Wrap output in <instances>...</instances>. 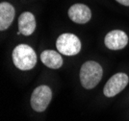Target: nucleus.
<instances>
[{"mask_svg": "<svg viewBox=\"0 0 129 121\" xmlns=\"http://www.w3.org/2000/svg\"><path fill=\"white\" fill-rule=\"evenodd\" d=\"M102 75L103 70L99 63L93 61L86 62L80 69L81 85L87 90H91L98 85Z\"/></svg>", "mask_w": 129, "mask_h": 121, "instance_id": "f257e3e1", "label": "nucleus"}, {"mask_svg": "<svg viewBox=\"0 0 129 121\" xmlns=\"http://www.w3.org/2000/svg\"><path fill=\"white\" fill-rule=\"evenodd\" d=\"M13 62L20 70H30L37 63V55L29 45L19 44L13 51Z\"/></svg>", "mask_w": 129, "mask_h": 121, "instance_id": "f03ea898", "label": "nucleus"}, {"mask_svg": "<svg viewBox=\"0 0 129 121\" xmlns=\"http://www.w3.org/2000/svg\"><path fill=\"white\" fill-rule=\"evenodd\" d=\"M56 47L63 55L74 56L80 52L81 42L75 35L70 33H64L57 38Z\"/></svg>", "mask_w": 129, "mask_h": 121, "instance_id": "7ed1b4c3", "label": "nucleus"}, {"mask_svg": "<svg viewBox=\"0 0 129 121\" xmlns=\"http://www.w3.org/2000/svg\"><path fill=\"white\" fill-rule=\"evenodd\" d=\"M52 98V91L47 86H40L36 88L31 96V106L36 111H43L49 105Z\"/></svg>", "mask_w": 129, "mask_h": 121, "instance_id": "20e7f679", "label": "nucleus"}, {"mask_svg": "<svg viewBox=\"0 0 129 121\" xmlns=\"http://www.w3.org/2000/svg\"><path fill=\"white\" fill-rule=\"evenodd\" d=\"M128 82L129 78L125 73L119 72L115 74L104 86V90H103L104 95L106 97H114L115 95H117L125 89Z\"/></svg>", "mask_w": 129, "mask_h": 121, "instance_id": "39448f33", "label": "nucleus"}, {"mask_svg": "<svg viewBox=\"0 0 129 121\" xmlns=\"http://www.w3.org/2000/svg\"><path fill=\"white\" fill-rule=\"evenodd\" d=\"M104 42L106 47L109 49L119 50V49H123L127 45L128 37L121 30H113L106 35Z\"/></svg>", "mask_w": 129, "mask_h": 121, "instance_id": "423d86ee", "label": "nucleus"}, {"mask_svg": "<svg viewBox=\"0 0 129 121\" xmlns=\"http://www.w3.org/2000/svg\"><path fill=\"white\" fill-rule=\"evenodd\" d=\"M69 16L75 23L85 24L91 19V9L85 4H74L69 9Z\"/></svg>", "mask_w": 129, "mask_h": 121, "instance_id": "0eeeda50", "label": "nucleus"}, {"mask_svg": "<svg viewBox=\"0 0 129 121\" xmlns=\"http://www.w3.org/2000/svg\"><path fill=\"white\" fill-rule=\"evenodd\" d=\"M36 29V19L32 13L24 12L18 17V32L17 35L30 36Z\"/></svg>", "mask_w": 129, "mask_h": 121, "instance_id": "6e6552de", "label": "nucleus"}, {"mask_svg": "<svg viewBox=\"0 0 129 121\" xmlns=\"http://www.w3.org/2000/svg\"><path fill=\"white\" fill-rule=\"evenodd\" d=\"M15 8L8 2L0 4V30L4 31L8 29L15 18Z\"/></svg>", "mask_w": 129, "mask_h": 121, "instance_id": "1a4fd4ad", "label": "nucleus"}, {"mask_svg": "<svg viewBox=\"0 0 129 121\" xmlns=\"http://www.w3.org/2000/svg\"><path fill=\"white\" fill-rule=\"evenodd\" d=\"M41 60L44 65L52 69H58L63 65V58L54 50H44L41 54Z\"/></svg>", "mask_w": 129, "mask_h": 121, "instance_id": "9d476101", "label": "nucleus"}, {"mask_svg": "<svg viewBox=\"0 0 129 121\" xmlns=\"http://www.w3.org/2000/svg\"><path fill=\"white\" fill-rule=\"evenodd\" d=\"M116 1H118V3L123 6H129V0H116Z\"/></svg>", "mask_w": 129, "mask_h": 121, "instance_id": "9b49d317", "label": "nucleus"}]
</instances>
